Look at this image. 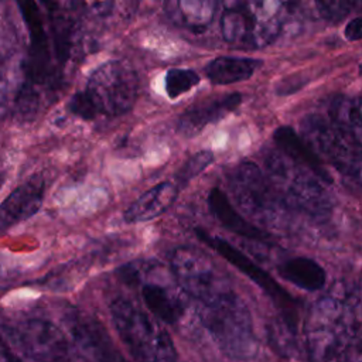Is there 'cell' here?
Here are the masks:
<instances>
[{
  "label": "cell",
  "instance_id": "cell-1",
  "mask_svg": "<svg viewBox=\"0 0 362 362\" xmlns=\"http://www.w3.org/2000/svg\"><path fill=\"white\" fill-rule=\"evenodd\" d=\"M139 75L132 65L112 59L96 66L82 90L74 93L68 110L83 119L116 117L130 112L139 95Z\"/></svg>",
  "mask_w": 362,
  "mask_h": 362
},
{
  "label": "cell",
  "instance_id": "cell-2",
  "mask_svg": "<svg viewBox=\"0 0 362 362\" xmlns=\"http://www.w3.org/2000/svg\"><path fill=\"white\" fill-rule=\"evenodd\" d=\"M264 174L291 212H301L314 219H324L331 214L334 199L311 171L280 151H270L264 157Z\"/></svg>",
  "mask_w": 362,
  "mask_h": 362
},
{
  "label": "cell",
  "instance_id": "cell-3",
  "mask_svg": "<svg viewBox=\"0 0 362 362\" xmlns=\"http://www.w3.org/2000/svg\"><path fill=\"white\" fill-rule=\"evenodd\" d=\"M229 188L238 206L263 226L283 228L291 211L253 161H242L229 174Z\"/></svg>",
  "mask_w": 362,
  "mask_h": 362
},
{
  "label": "cell",
  "instance_id": "cell-4",
  "mask_svg": "<svg viewBox=\"0 0 362 362\" xmlns=\"http://www.w3.org/2000/svg\"><path fill=\"white\" fill-rule=\"evenodd\" d=\"M110 314L122 341L134 358L140 362H174V348L167 332L132 301L115 298Z\"/></svg>",
  "mask_w": 362,
  "mask_h": 362
},
{
  "label": "cell",
  "instance_id": "cell-5",
  "mask_svg": "<svg viewBox=\"0 0 362 362\" xmlns=\"http://www.w3.org/2000/svg\"><path fill=\"white\" fill-rule=\"evenodd\" d=\"M198 314L212 337L228 352L247 354L252 346V320L245 301L230 288L198 301Z\"/></svg>",
  "mask_w": 362,
  "mask_h": 362
},
{
  "label": "cell",
  "instance_id": "cell-6",
  "mask_svg": "<svg viewBox=\"0 0 362 362\" xmlns=\"http://www.w3.org/2000/svg\"><path fill=\"white\" fill-rule=\"evenodd\" d=\"M301 139L322 161L325 160L344 177L359 184L361 146L348 139L327 117L310 113L300 123Z\"/></svg>",
  "mask_w": 362,
  "mask_h": 362
},
{
  "label": "cell",
  "instance_id": "cell-7",
  "mask_svg": "<svg viewBox=\"0 0 362 362\" xmlns=\"http://www.w3.org/2000/svg\"><path fill=\"white\" fill-rule=\"evenodd\" d=\"M168 259L170 272L178 286L197 301L206 300L229 288L226 277L219 272L214 260L197 247H175Z\"/></svg>",
  "mask_w": 362,
  "mask_h": 362
},
{
  "label": "cell",
  "instance_id": "cell-8",
  "mask_svg": "<svg viewBox=\"0 0 362 362\" xmlns=\"http://www.w3.org/2000/svg\"><path fill=\"white\" fill-rule=\"evenodd\" d=\"M198 238L205 242L208 246L215 249L221 256H223L229 263L238 267L242 273H245L250 280H253L260 288L266 291V294L274 301V304L281 310L286 325L290 331H296L297 324V305L296 300L283 290L264 270H262L257 264H255L249 257H246L240 250L233 247L229 242L222 239L221 236H212L206 230L197 229Z\"/></svg>",
  "mask_w": 362,
  "mask_h": 362
},
{
  "label": "cell",
  "instance_id": "cell-9",
  "mask_svg": "<svg viewBox=\"0 0 362 362\" xmlns=\"http://www.w3.org/2000/svg\"><path fill=\"white\" fill-rule=\"evenodd\" d=\"M21 351L40 362H61L66 352L64 334L49 321L30 318L4 328Z\"/></svg>",
  "mask_w": 362,
  "mask_h": 362
},
{
  "label": "cell",
  "instance_id": "cell-10",
  "mask_svg": "<svg viewBox=\"0 0 362 362\" xmlns=\"http://www.w3.org/2000/svg\"><path fill=\"white\" fill-rule=\"evenodd\" d=\"M291 3L245 1L247 17V44L250 48H263L273 44L283 33Z\"/></svg>",
  "mask_w": 362,
  "mask_h": 362
},
{
  "label": "cell",
  "instance_id": "cell-11",
  "mask_svg": "<svg viewBox=\"0 0 362 362\" xmlns=\"http://www.w3.org/2000/svg\"><path fill=\"white\" fill-rule=\"evenodd\" d=\"M130 283H141V297L147 308L161 321L174 324L182 314V301L168 284L150 280L141 270L140 263H130L119 272Z\"/></svg>",
  "mask_w": 362,
  "mask_h": 362
},
{
  "label": "cell",
  "instance_id": "cell-12",
  "mask_svg": "<svg viewBox=\"0 0 362 362\" xmlns=\"http://www.w3.org/2000/svg\"><path fill=\"white\" fill-rule=\"evenodd\" d=\"M18 6L30 31V58L27 68V75L30 81L28 86H33L34 83H45V81L51 75V68L48 38L40 10L33 1H20Z\"/></svg>",
  "mask_w": 362,
  "mask_h": 362
},
{
  "label": "cell",
  "instance_id": "cell-13",
  "mask_svg": "<svg viewBox=\"0 0 362 362\" xmlns=\"http://www.w3.org/2000/svg\"><path fill=\"white\" fill-rule=\"evenodd\" d=\"M242 103L240 93H229L185 109L177 120V132L184 137H195L208 124L218 123Z\"/></svg>",
  "mask_w": 362,
  "mask_h": 362
},
{
  "label": "cell",
  "instance_id": "cell-14",
  "mask_svg": "<svg viewBox=\"0 0 362 362\" xmlns=\"http://www.w3.org/2000/svg\"><path fill=\"white\" fill-rule=\"evenodd\" d=\"M44 191L41 177H33L13 189L0 204V230L31 218L42 205Z\"/></svg>",
  "mask_w": 362,
  "mask_h": 362
},
{
  "label": "cell",
  "instance_id": "cell-15",
  "mask_svg": "<svg viewBox=\"0 0 362 362\" xmlns=\"http://www.w3.org/2000/svg\"><path fill=\"white\" fill-rule=\"evenodd\" d=\"M178 191V187L170 181L151 187L126 208L123 219L127 223H139L161 216L174 204Z\"/></svg>",
  "mask_w": 362,
  "mask_h": 362
},
{
  "label": "cell",
  "instance_id": "cell-16",
  "mask_svg": "<svg viewBox=\"0 0 362 362\" xmlns=\"http://www.w3.org/2000/svg\"><path fill=\"white\" fill-rule=\"evenodd\" d=\"M273 140L283 156L311 171L321 182L331 184V175L325 170L324 163L290 126L277 127L273 133Z\"/></svg>",
  "mask_w": 362,
  "mask_h": 362
},
{
  "label": "cell",
  "instance_id": "cell-17",
  "mask_svg": "<svg viewBox=\"0 0 362 362\" xmlns=\"http://www.w3.org/2000/svg\"><path fill=\"white\" fill-rule=\"evenodd\" d=\"M208 206H209L211 212L214 214V216L230 232H233L242 238L260 242V243L270 242L272 236L269 235V232H266L264 229H260V228L255 226L253 223H250L249 221H246L245 216L240 215L235 209V206L230 204L229 198L221 188L214 187L209 191Z\"/></svg>",
  "mask_w": 362,
  "mask_h": 362
},
{
  "label": "cell",
  "instance_id": "cell-18",
  "mask_svg": "<svg viewBox=\"0 0 362 362\" xmlns=\"http://www.w3.org/2000/svg\"><path fill=\"white\" fill-rule=\"evenodd\" d=\"M277 273L286 281L305 291H317L325 286L327 273L314 259L297 256L284 260L277 266Z\"/></svg>",
  "mask_w": 362,
  "mask_h": 362
},
{
  "label": "cell",
  "instance_id": "cell-19",
  "mask_svg": "<svg viewBox=\"0 0 362 362\" xmlns=\"http://www.w3.org/2000/svg\"><path fill=\"white\" fill-rule=\"evenodd\" d=\"M216 6L212 0H180L168 4V14L182 28L199 34L211 25Z\"/></svg>",
  "mask_w": 362,
  "mask_h": 362
},
{
  "label": "cell",
  "instance_id": "cell-20",
  "mask_svg": "<svg viewBox=\"0 0 362 362\" xmlns=\"http://www.w3.org/2000/svg\"><path fill=\"white\" fill-rule=\"evenodd\" d=\"M262 61L243 57H218L205 66V75L214 85H230L253 76Z\"/></svg>",
  "mask_w": 362,
  "mask_h": 362
},
{
  "label": "cell",
  "instance_id": "cell-21",
  "mask_svg": "<svg viewBox=\"0 0 362 362\" xmlns=\"http://www.w3.org/2000/svg\"><path fill=\"white\" fill-rule=\"evenodd\" d=\"M328 120L338 127L348 139L361 146L362 120H361V99L358 96L338 95L329 102Z\"/></svg>",
  "mask_w": 362,
  "mask_h": 362
},
{
  "label": "cell",
  "instance_id": "cell-22",
  "mask_svg": "<svg viewBox=\"0 0 362 362\" xmlns=\"http://www.w3.org/2000/svg\"><path fill=\"white\" fill-rule=\"evenodd\" d=\"M221 31L225 41L230 44L247 42V18L245 3L226 4L221 17Z\"/></svg>",
  "mask_w": 362,
  "mask_h": 362
},
{
  "label": "cell",
  "instance_id": "cell-23",
  "mask_svg": "<svg viewBox=\"0 0 362 362\" xmlns=\"http://www.w3.org/2000/svg\"><path fill=\"white\" fill-rule=\"evenodd\" d=\"M52 37H54V47L57 58L61 62H65L69 57L72 40H74V23L71 18L59 13V10H52Z\"/></svg>",
  "mask_w": 362,
  "mask_h": 362
},
{
  "label": "cell",
  "instance_id": "cell-24",
  "mask_svg": "<svg viewBox=\"0 0 362 362\" xmlns=\"http://www.w3.org/2000/svg\"><path fill=\"white\" fill-rule=\"evenodd\" d=\"M201 82V76L189 68H171L164 78L165 93L170 99H177L182 93L197 86Z\"/></svg>",
  "mask_w": 362,
  "mask_h": 362
},
{
  "label": "cell",
  "instance_id": "cell-25",
  "mask_svg": "<svg viewBox=\"0 0 362 362\" xmlns=\"http://www.w3.org/2000/svg\"><path fill=\"white\" fill-rule=\"evenodd\" d=\"M215 157L211 150H201L195 154H192L178 170L177 173V187L188 184L192 178L199 175L202 171H205L206 167H209L214 163Z\"/></svg>",
  "mask_w": 362,
  "mask_h": 362
},
{
  "label": "cell",
  "instance_id": "cell-26",
  "mask_svg": "<svg viewBox=\"0 0 362 362\" xmlns=\"http://www.w3.org/2000/svg\"><path fill=\"white\" fill-rule=\"evenodd\" d=\"M315 6L320 16L328 23L342 21L354 8V3L348 0H318Z\"/></svg>",
  "mask_w": 362,
  "mask_h": 362
},
{
  "label": "cell",
  "instance_id": "cell-27",
  "mask_svg": "<svg viewBox=\"0 0 362 362\" xmlns=\"http://www.w3.org/2000/svg\"><path fill=\"white\" fill-rule=\"evenodd\" d=\"M344 35L348 41H359L362 38V18L361 17L352 18L345 25Z\"/></svg>",
  "mask_w": 362,
  "mask_h": 362
},
{
  "label": "cell",
  "instance_id": "cell-28",
  "mask_svg": "<svg viewBox=\"0 0 362 362\" xmlns=\"http://www.w3.org/2000/svg\"><path fill=\"white\" fill-rule=\"evenodd\" d=\"M0 362H23L7 345V342L0 335Z\"/></svg>",
  "mask_w": 362,
  "mask_h": 362
},
{
  "label": "cell",
  "instance_id": "cell-29",
  "mask_svg": "<svg viewBox=\"0 0 362 362\" xmlns=\"http://www.w3.org/2000/svg\"><path fill=\"white\" fill-rule=\"evenodd\" d=\"M6 281H7V277H6V272L0 270V288H3L6 286Z\"/></svg>",
  "mask_w": 362,
  "mask_h": 362
},
{
  "label": "cell",
  "instance_id": "cell-30",
  "mask_svg": "<svg viewBox=\"0 0 362 362\" xmlns=\"http://www.w3.org/2000/svg\"><path fill=\"white\" fill-rule=\"evenodd\" d=\"M1 99H3V90H1V86H0V102H1Z\"/></svg>",
  "mask_w": 362,
  "mask_h": 362
},
{
  "label": "cell",
  "instance_id": "cell-31",
  "mask_svg": "<svg viewBox=\"0 0 362 362\" xmlns=\"http://www.w3.org/2000/svg\"><path fill=\"white\" fill-rule=\"evenodd\" d=\"M0 182H1V181H0Z\"/></svg>",
  "mask_w": 362,
  "mask_h": 362
}]
</instances>
